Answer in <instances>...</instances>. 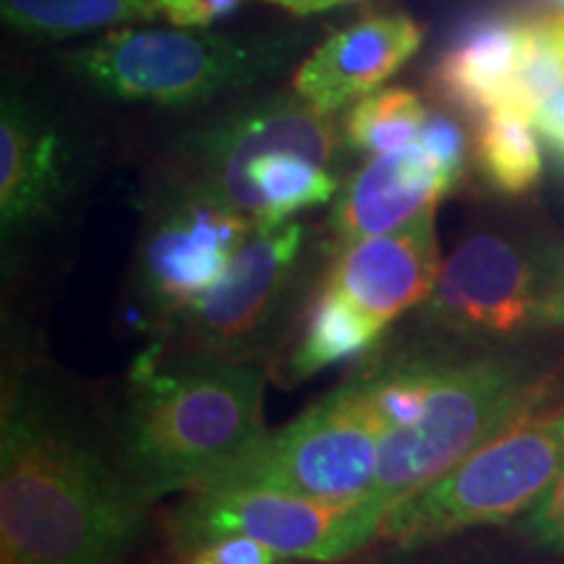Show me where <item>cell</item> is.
<instances>
[{"mask_svg":"<svg viewBox=\"0 0 564 564\" xmlns=\"http://www.w3.org/2000/svg\"><path fill=\"white\" fill-rule=\"evenodd\" d=\"M280 40L225 37L192 30H121L68 55V66L118 100L207 102L249 87L285 58Z\"/></svg>","mask_w":564,"mask_h":564,"instance_id":"8992f818","label":"cell"},{"mask_svg":"<svg viewBox=\"0 0 564 564\" xmlns=\"http://www.w3.org/2000/svg\"><path fill=\"white\" fill-rule=\"evenodd\" d=\"M387 514L390 505L377 494L322 502L270 489L207 486L188 491L171 528L183 554L223 535H246L288 560L335 564L377 541Z\"/></svg>","mask_w":564,"mask_h":564,"instance_id":"52a82bcc","label":"cell"},{"mask_svg":"<svg viewBox=\"0 0 564 564\" xmlns=\"http://www.w3.org/2000/svg\"><path fill=\"white\" fill-rule=\"evenodd\" d=\"M426 110L413 89H373L371 95L352 102L345 118V141L371 158L405 150L419 141Z\"/></svg>","mask_w":564,"mask_h":564,"instance_id":"d6986e66","label":"cell"},{"mask_svg":"<svg viewBox=\"0 0 564 564\" xmlns=\"http://www.w3.org/2000/svg\"><path fill=\"white\" fill-rule=\"evenodd\" d=\"M162 0H0L3 21L24 34L70 37L160 17Z\"/></svg>","mask_w":564,"mask_h":564,"instance_id":"ac0fdd59","label":"cell"},{"mask_svg":"<svg viewBox=\"0 0 564 564\" xmlns=\"http://www.w3.org/2000/svg\"><path fill=\"white\" fill-rule=\"evenodd\" d=\"M455 186L419 141L405 150L377 154L337 194L329 217L333 241L335 246L361 241L434 215L436 204Z\"/></svg>","mask_w":564,"mask_h":564,"instance_id":"5bb4252c","label":"cell"},{"mask_svg":"<svg viewBox=\"0 0 564 564\" xmlns=\"http://www.w3.org/2000/svg\"><path fill=\"white\" fill-rule=\"evenodd\" d=\"M525 21L510 13H489L463 26L429 74L434 95L478 121L499 105H510Z\"/></svg>","mask_w":564,"mask_h":564,"instance_id":"9a60e30c","label":"cell"},{"mask_svg":"<svg viewBox=\"0 0 564 564\" xmlns=\"http://www.w3.org/2000/svg\"><path fill=\"white\" fill-rule=\"evenodd\" d=\"M546 322L564 324V259H560V264L552 272V280H549Z\"/></svg>","mask_w":564,"mask_h":564,"instance_id":"484cf974","label":"cell"},{"mask_svg":"<svg viewBox=\"0 0 564 564\" xmlns=\"http://www.w3.org/2000/svg\"><path fill=\"white\" fill-rule=\"evenodd\" d=\"M419 144L436 160V165L455 183L463 178L465 160H468V137L463 126L444 110H426L423 118Z\"/></svg>","mask_w":564,"mask_h":564,"instance_id":"44dd1931","label":"cell"},{"mask_svg":"<svg viewBox=\"0 0 564 564\" xmlns=\"http://www.w3.org/2000/svg\"><path fill=\"white\" fill-rule=\"evenodd\" d=\"M274 549L246 539V535H223L183 554L181 564H293Z\"/></svg>","mask_w":564,"mask_h":564,"instance_id":"7402d4cb","label":"cell"},{"mask_svg":"<svg viewBox=\"0 0 564 564\" xmlns=\"http://www.w3.org/2000/svg\"><path fill=\"white\" fill-rule=\"evenodd\" d=\"M549 278L518 243L494 232L468 238L442 264L423 319L457 335H514L546 322Z\"/></svg>","mask_w":564,"mask_h":564,"instance_id":"30bf717a","label":"cell"},{"mask_svg":"<svg viewBox=\"0 0 564 564\" xmlns=\"http://www.w3.org/2000/svg\"><path fill=\"white\" fill-rule=\"evenodd\" d=\"M262 400L257 364L154 343L131 366L118 463L150 505L204 489L267 434Z\"/></svg>","mask_w":564,"mask_h":564,"instance_id":"7a4b0ae2","label":"cell"},{"mask_svg":"<svg viewBox=\"0 0 564 564\" xmlns=\"http://www.w3.org/2000/svg\"><path fill=\"white\" fill-rule=\"evenodd\" d=\"M308 230L285 223L253 230L220 280L167 324L175 345L246 361L282 322L306 267Z\"/></svg>","mask_w":564,"mask_h":564,"instance_id":"9c48e42d","label":"cell"},{"mask_svg":"<svg viewBox=\"0 0 564 564\" xmlns=\"http://www.w3.org/2000/svg\"><path fill=\"white\" fill-rule=\"evenodd\" d=\"M382 434L369 382L358 369L288 426L267 432L209 486L270 489L322 502L369 497Z\"/></svg>","mask_w":564,"mask_h":564,"instance_id":"5b68a950","label":"cell"},{"mask_svg":"<svg viewBox=\"0 0 564 564\" xmlns=\"http://www.w3.org/2000/svg\"><path fill=\"white\" fill-rule=\"evenodd\" d=\"M533 126L544 133L556 152L564 154V89L539 105V110L533 112Z\"/></svg>","mask_w":564,"mask_h":564,"instance_id":"d4e9b609","label":"cell"},{"mask_svg":"<svg viewBox=\"0 0 564 564\" xmlns=\"http://www.w3.org/2000/svg\"><path fill=\"white\" fill-rule=\"evenodd\" d=\"M562 476L564 403L512 423L442 478L400 499L379 539L419 549L465 528L505 523L539 502Z\"/></svg>","mask_w":564,"mask_h":564,"instance_id":"277c9868","label":"cell"},{"mask_svg":"<svg viewBox=\"0 0 564 564\" xmlns=\"http://www.w3.org/2000/svg\"><path fill=\"white\" fill-rule=\"evenodd\" d=\"M546 3H552V6H556V9L564 11V0H546Z\"/></svg>","mask_w":564,"mask_h":564,"instance_id":"83f0119b","label":"cell"},{"mask_svg":"<svg viewBox=\"0 0 564 564\" xmlns=\"http://www.w3.org/2000/svg\"><path fill=\"white\" fill-rule=\"evenodd\" d=\"M249 0H162L160 17L181 30H202L212 21L230 17Z\"/></svg>","mask_w":564,"mask_h":564,"instance_id":"cb8c5ba5","label":"cell"},{"mask_svg":"<svg viewBox=\"0 0 564 564\" xmlns=\"http://www.w3.org/2000/svg\"><path fill=\"white\" fill-rule=\"evenodd\" d=\"M262 3L278 6V9L288 13H299V17H308V13L337 9V6L350 3V0H262Z\"/></svg>","mask_w":564,"mask_h":564,"instance_id":"4316f807","label":"cell"},{"mask_svg":"<svg viewBox=\"0 0 564 564\" xmlns=\"http://www.w3.org/2000/svg\"><path fill=\"white\" fill-rule=\"evenodd\" d=\"M552 390V373L523 358L434 356L423 415L411 426L382 434L373 494L392 510L512 423L544 408Z\"/></svg>","mask_w":564,"mask_h":564,"instance_id":"3957f363","label":"cell"},{"mask_svg":"<svg viewBox=\"0 0 564 564\" xmlns=\"http://www.w3.org/2000/svg\"><path fill=\"white\" fill-rule=\"evenodd\" d=\"M147 502L45 384L13 377L0 415L3 564H116Z\"/></svg>","mask_w":564,"mask_h":564,"instance_id":"6da1fadb","label":"cell"},{"mask_svg":"<svg viewBox=\"0 0 564 564\" xmlns=\"http://www.w3.org/2000/svg\"><path fill=\"white\" fill-rule=\"evenodd\" d=\"M423 30L405 13H373L324 40L301 63L293 91L314 110L333 116L384 84L419 53Z\"/></svg>","mask_w":564,"mask_h":564,"instance_id":"4fadbf2b","label":"cell"},{"mask_svg":"<svg viewBox=\"0 0 564 564\" xmlns=\"http://www.w3.org/2000/svg\"><path fill=\"white\" fill-rule=\"evenodd\" d=\"M562 19H564V11H562Z\"/></svg>","mask_w":564,"mask_h":564,"instance_id":"f1b7e54d","label":"cell"},{"mask_svg":"<svg viewBox=\"0 0 564 564\" xmlns=\"http://www.w3.org/2000/svg\"><path fill=\"white\" fill-rule=\"evenodd\" d=\"M440 272L434 215H423L382 236L335 246L324 282L387 327L432 299Z\"/></svg>","mask_w":564,"mask_h":564,"instance_id":"8fae6325","label":"cell"},{"mask_svg":"<svg viewBox=\"0 0 564 564\" xmlns=\"http://www.w3.org/2000/svg\"><path fill=\"white\" fill-rule=\"evenodd\" d=\"M533 118L514 105H499L478 121L476 158L484 178L502 194H525L541 178V150Z\"/></svg>","mask_w":564,"mask_h":564,"instance_id":"e0dca14e","label":"cell"},{"mask_svg":"<svg viewBox=\"0 0 564 564\" xmlns=\"http://www.w3.org/2000/svg\"><path fill=\"white\" fill-rule=\"evenodd\" d=\"M70 186V150L58 126L17 97L0 110V228L3 243L30 238L58 215Z\"/></svg>","mask_w":564,"mask_h":564,"instance_id":"7c38bea8","label":"cell"},{"mask_svg":"<svg viewBox=\"0 0 564 564\" xmlns=\"http://www.w3.org/2000/svg\"><path fill=\"white\" fill-rule=\"evenodd\" d=\"M523 528L535 544L564 552V476L533 505Z\"/></svg>","mask_w":564,"mask_h":564,"instance_id":"603a6c76","label":"cell"},{"mask_svg":"<svg viewBox=\"0 0 564 564\" xmlns=\"http://www.w3.org/2000/svg\"><path fill=\"white\" fill-rule=\"evenodd\" d=\"M564 89V19L562 13L544 19H528L523 34V55L512 84L514 108L533 118L539 105Z\"/></svg>","mask_w":564,"mask_h":564,"instance_id":"ffe728a7","label":"cell"},{"mask_svg":"<svg viewBox=\"0 0 564 564\" xmlns=\"http://www.w3.org/2000/svg\"><path fill=\"white\" fill-rule=\"evenodd\" d=\"M382 333L384 324L371 319L356 303L324 282L285 364V379L301 382L335 364L356 361L379 343Z\"/></svg>","mask_w":564,"mask_h":564,"instance_id":"2e32d148","label":"cell"},{"mask_svg":"<svg viewBox=\"0 0 564 564\" xmlns=\"http://www.w3.org/2000/svg\"><path fill=\"white\" fill-rule=\"evenodd\" d=\"M253 225L228 202L186 181L158 196L137 251V295L162 324L223 278Z\"/></svg>","mask_w":564,"mask_h":564,"instance_id":"ba28073f","label":"cell"}]
</instances>
